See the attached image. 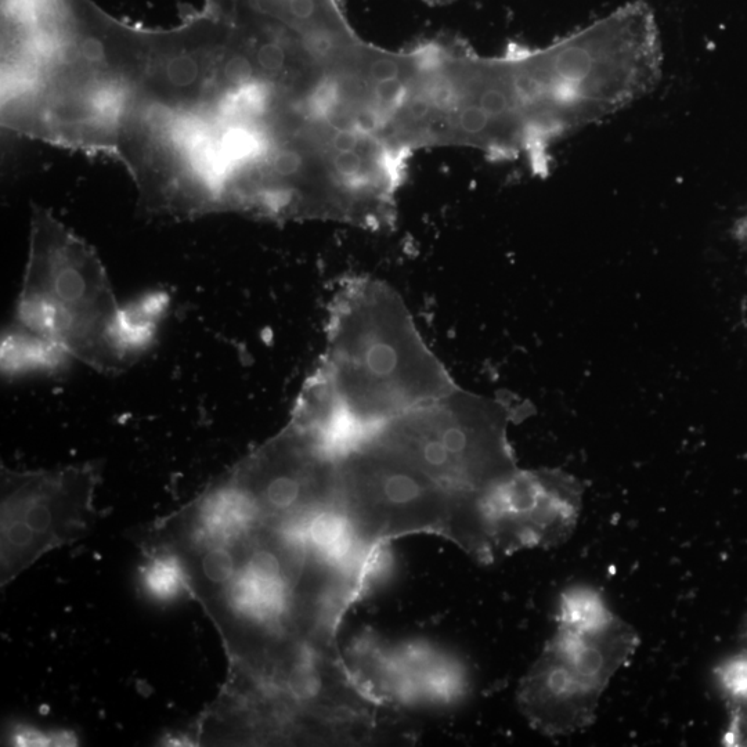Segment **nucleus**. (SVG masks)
I'll list each match as a JSON object with an SVG mask.
<instances>
[{"instance_id": "obj_5", "label": "nucleus", "mask_w": 747, "mask_h": 747, "mask_svg": "<svg viewBox=\"0 0 747 747\" xmlns=\"http://www.w3.org/2000/svg\"><path fill=\"white\" fill-rule=\"evenodd\" d=\"M514 418L508 404L458 386L393 418L367 438L395 451L439 485L482 500L519 469L508 439Z\"/></svg>"}, {"instance_id": "obj_4", "label": "nucleus", "mask_w": 747, "mask_h": 747, "mask_svg": "<svg viewBox=\"0 0 747 747\" xmlns=\"http://www.w3.org/2000/svg\"><path fill=\"white\" fill-rule=\"evenodd\" d=\"M338 505L370 550L425 533L445 537L481 564L496 561L481 500L439 485L374 439L339 456Z\"/></svg>"}, {"instance_id": "obj_7", "label": "nucleus", "mask_w": 747, "mask_h": 747, "mask_svg": "<svg viewBox=\"0 0 747 747\" xmlns=\"http://www.w3.org/2000/svg\"><path fill=\"white\" fill-rule=\"evenodd\" d=\"M95 467L2 475L3 568L21 566L39 551L85 526L97 485Z\"/></svg>"}, {"instance_id": "obj_9", "label": "nucleus", "mask_w": 747, "mask_h": 747, "mask_svg": "<svg viewBox=\"0 0 747 747\" xmlns=\"http://www.w3.org/2000/svg\"><path fill=\"white\" fill-rule=\"evenodd\" d=\"M583 483L559 468L521 469L482 497L496 558L565 543L583 507Z\"/></svg>"}, {"instance_id": "obj_13", "label": "nucleus", "mask_w": 747, "mask_h": 747, "mask_svg": "<svg viewBox=\"0 0 747 747\" xmlns=\"http://www.w3.org/2000/svg\"><path fill=\"white\" fill-rule=\"evenodd\" d=\"M425 3H429V5L433 6H445L450 5V3L457 2V0H424Z\"/></svg>"}, {"instance_id": "obj_11", "label": "nucleus", "mask_w": 747, "mask_h": 747, "mask_svg": "<svg viewBox=\"0 0 747 747\" xmlns=\"http://www.w3.org/2000/svg\"><path fill=\"white\" fill-rule=\"evenodd\" d=\"M144 583L151 597L173 598L189 588L186 570L180 559L171 551L154 555L144 570Z\"/></svg>"}, {"instance_id": "obj_6", "label": "nucleus", "mask_w": 747, "mask_h": 747, "mask_svg": "<svg viewBox=\"0 0 747 747\" xmlns=\"http://www.w3.org/2000/svg\"><path fill=\"white\" fill-rule=\"evenodd\" d=\"M640 644L637 630L619 616L599 633L557 629L519 682L516 700L523 717L547 736L586 731L606 688Z\"/></svg>"}, {"instance_id": "obj_10", "label": "nucleus", "mask_w": 747, "mask_h": 747, "mask_svg": "<svg viewBox=\"0 0 747 747\" xmlns=\"http://www.w3.org/2000/svg\"><path fill=\"white\" fill-rule=\"evenodd\" d=\"M616 617L597 588L577 584L566 588L559 598L558 629L579 634L599 633L611 626Z\"/></svg>"}, {"instance_id": "obj_12", "label": "nucleus", "mask_w": 747, "mask_h": 747, "mask_svg": "<svg viewBox=\"0 0 747 747\" xmlns=\"http://www.w3.org/2000/svg\"><path fill=\"white\" fill-rule=\"evenodd\" d=\"M743 640H745V649L747 652V620L745 629H743ZM728 727L725 730L723 743L727 746H747V691L739 698L727 700Z\"/></svg>"}, {"instance_id": "obj_8", "label": "nucleus", "mask_w": 747, "mask_h": 747, "mask_svg": "<svg viewBox=\"0 0 747 747\" xmlns=\"http://www.w3.org/2000/svg\"><path fill=\"white\" fill-rule=\"evenodd\" d=\"M344 658L364 694L386 709H446L471 687L463 662L428 642L392 644L364 634Z\"/></svg>"}, {"instance_id": "obj_1", "label": "nucleus", "mask_w": 747, "mask_h": 747, "mask_svg": "<svg viewBox=\"0 0 747 747\" xmlns=\"http://www.w3.org/2000/svg\"><path fill=\"white\" fill-rule=\"evenodd\" d=\"M440 72L439 147L523 161L544 179L562 140L658 88L663 46L652 7L633 0L541 48L482 56L447 42Z\"/></svg>"}, {"instance_id": "obj_2", "label": "nucleus", "mask_w": 747, "mask_h": 747, "mask_svg": "<svg viewBox=\"0 0 747 747\" xmlns=\"http://www.w3.org/2000/svg\"><path fill=\"white\" fill-rule=\"evenodd\" d=\"M326 349L308 381L334 413L346 450L393 418L456 391L399 292L355 276L328 306Z\"/></svg>"}, {"instance_id": "obj_3", "label": "nucleus", "mask_w": 747, "mask_h": 747, "mask_svg": "<svg viewBox=\"0 0 747 747\" xmlns=\"http://www.w3.org/2000/svg\"><path fill=\"white\" fill-rule=\"evenodd\" d=\"M16 319L18 330L101 374L128 370L154 330L150 310L119 306L95 249L38 205Z\"/></svg>"}]
</instances>
